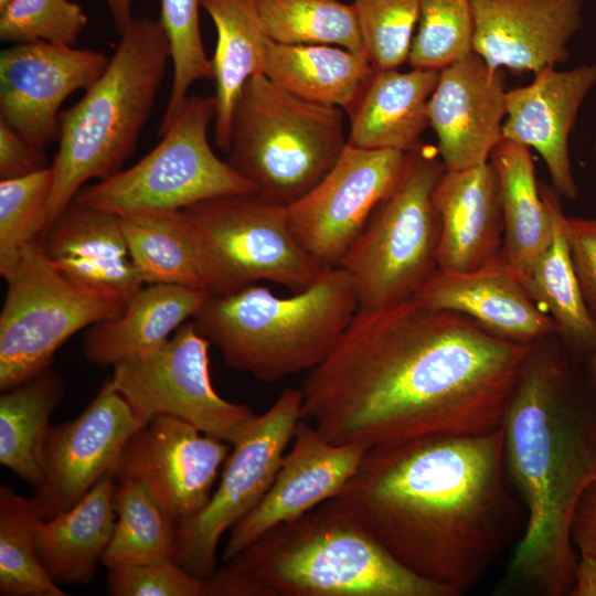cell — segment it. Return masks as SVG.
<instances>
[{
  "instance_id": "14",
  "label": "cell",
  "mask_w": 596,
  "mask_h": 596,
  "mask_svg": "<svg viewBox=\"0 0 596 596\" xmlns=\"http://www.w3.org/2000/svg\"><path fill=\"white\" fill-rule=\"evenodd\" d=\"M406 152L347 146L326 177L287 206L289 227L319 263L338 268L377 203L396 182Z\"/></svg>"
},
{
  "instance_id": "16",
  "label": "cell",
  "mask_w": 596,
  "mask_h": 596,
  "mask_svg": "<svg viewBox=\"0 0 596 596\" xmlns=\"http://www.w3.org/2000/svg\"><path fill=\"white\" fill-rule=\"evenodd\" d=\"M109 58L92 49L49 42L20 43L0 54V119L43 151L58 137L60 108L87 89Z\"/></svg>"
},
{
  "instance_id": "29",
  "label": "cell",
  "mask_w": 596,
  "mask_h": 596,
  "mask_svg": "<svg viewBox=\"0 0 596 596\" xmlns=\"http://www.w3.org/2000/svg\"><path fill=\"white\" fill-rule=\"evenodd\" d=\"M489 160L498 174L503 212L501 258L521 281L552 242V207L540 191L530 148L502 138Z\"/></svg>"
},
{
  "instance_id": "33",
  "label": "cell",
  "mask_w": 596,
  "mask_h": 596,
  "mask_svg": "<svg viewBox=\"0 0 596 596\" xmlns=\"http://www.w3.org/2000/svg\"><path fill=\"white\" fill-rule=\"evenodd\" d=\"M64 391L62 376L47 368L0 396V462L35 491L44 482L50 417Z\"/></svg>"
},
{
  "instance_id": "21",
  "label": "cell",
  "mask_w": 596,
  "mask_h": 596,
  "mask_svg": "<svg viewBox=\"0 0 596 596\" xmlns=\"http://www.w3.org/2000/svg\"><path fill=\"white\" fill-rule=\"evenodd\" d=\"M596 87V63L558 71L545 67L526 85L507 92L502 138L533 148L542 157L561 196L575 200L568 139L578 111Z\"/></svg>"
},
{
  "instance_id": "39",
  "label": "cell",
  "mask_w": 596,
  "mask_h": 596,
  "mask_svg": "<svg viewBox=\"0 0 596 596\" xmlns=\"http://www.w3.org/2000/svg\"><path fill=\"white\" fill-rule=\"evenodd\" d=\"M472 41L470 0H419L408 63L412 68L440 71L473 52Z\"/></svg>"
},
{
  "instance_id": "38",
  "label": "cell",
  "mask_w": 596,
  "mask_h": 596,
  "mask_svg": "<svg viewBox=\"0 0 596 596\" xmlns=\"http://www.w3.org/2000/svg\"><path fill=\"white\" fill-rule=\"evenodd\" d=\"M160 23L170 44L172 85L166 111L158 128L162 136L185 104L188 91L200 79H212V62L202 43L199 8L201 0H160Z\"/></svg>"
},
{
  "instance_id": "50",
  "label": "cell",
  "mask_w": 596,
  "mask_h": 596,
  "mask_svg": "<svg viewBox=\"0 0 596 596\" xmlns=\"http://www.w3.org/2000/svg\"><path fill=\"white\" fill-rule=\"evenodd\" d=\"M594 152H595V156H596V134H595V141H594Z\"/></svg>"
},
{
  "instance_id": "18",
  "label": "cell",
  "mask_w": 596,
  "mask_h": 596,
  "mask_svg": "<svg viewBox=\"0 0 596 596\" xmlns=\"http://www.w3.org/2000/svg\"><path fill=\"white\" fill-rule=\"evenodd\" d=\"M365 450L361 445L332 444L300 419L270 488L230 529L222 561L233 558L274 526L334 498L358 469Z\"/></svg>"
},
{
  "instance_id": "41",
  "label": "cell",
  "mask_w": 596,
  "mask_h": 596,
  "mask_svg": "<svg viewBox=\"0 0 596 596\" xmlns=\"http://www.w3.org/2000/svg\"><path fill=\"white\" fill-rule=\"evenodd\" d=\"M86 24L82 7L71 0H10L0 9V39L15 44L73 46Z\"/></svg>"
},
{
  "instance_id": "32",
  "label": "cell",
  "mask_w": 596,
  "mask_h": 596,
  "mask_svg": "<svg viewBox=\"0 0 596 596\" xmlns=\"http://www.w3.org/2000/svg\"><path fill=\"white\" fill-rule=\"evenodd\" d=\"M217 39L212 62L216 146L228 152L234 107L246 82L264 74L268 39L246 0H201Z\"/></svg>"
},
{
  "instance_id": "11",
  "label": "cell",
  "mask_w": 596,
  "mask_h": 596,
  "mask_svg": "<svg viewBox=\"0 0 596 596\" xmlns=\"http://www.w3.org/2000/svg\"><path fill=\"white\" fill-rule=\"evenodd\" d=\"M210 345L191 319L156 351L113 366L109 380L140 426L168 415L232 446L246 436L258 414L215 392L210 376Z\"/></svg>"
},
{
  "instance_id": "8",
  "label": "cell",
  "mask_w": 596,
  "mask_h": 596,
  "mask_svg": "<svg viewBox=\"0 0 596 596\" xmlns=\"http://www.w3.org/2000/svg\"><path fill=\"white\" fill-rule=\"evenodd\" d=\"M446 170L437 149L419 145L377 203L340 264L358 311H374L413 298L438 268L440 224L434 189Z\"/></svg>"
},
{
  "instance_id": "5",
  "label": "cell",
  "mask_w": 596,
  "mask_h": 596,
  "mask_svg": "<svg viewBox=\"0 0 596 596\" xmlns=\"http://www.w3.org/2000/svg\"><path fill=\"white\" fill-rule=\"evenodd\" d=\"M358 309L350 278L338 267L287 297L256 284L210 294L192 321L230 366L272 383L319 365Z\"/></svg>"
},
{
  "instance_id": "36",
  "label": "cell",
  "mask_w": 596,
  "mask_h": 596,
  "mask_svg": "<svg viewBox=\"0 0 596 596\" xmlns=\"http://www.w3.org/2000/svg\"><path fill=\"white\" fill-rule=\"evenodd\" d=\"M43 520L33 498L0 488V595L66 596L39 558L35 530Z\"/></svg>"
},
{
  "instance_id": "49",
  "label": "cell",
  "mask_w": 596,
  "mask_h": 596,
  "mask_svg": "<svg viewBox=\"0 0 596 596\" xmlns=\"http://www.w3.org/2000/svg\"><path fill=\"white\" fill-rule=\"evenodd\" d=\"M10 0H0V9L9 3Z\"/></svg>"
},
{
  "instance_id": "19",
  "label": "cell",
  "mask_w": 596,
  "mask_h": 596,
  "mask_svg": "<svg viewBox=\"0 0 596 596\" xmlns=\"http://www.w3.org/2000/svg\"><path fill=\"white\" fill-rule=\"evenodd\" d=\"M507 92L504 70L475 52L439 71L427 113L446 170L489 161L502 139Z\"/></svg>"
},
{
  "instance_id": "35",
  "label": "cell",
  "mask_w": 596,
  "mask_h": 596,
  "mask_svg": "<svg viewBox=\"0 0 596 596\" xmlns=\"http://www.w3.org/2000/svg\"><path fill=\"white\" fill-rule=\"evenodd\" d=\"M115 502L116 523L102 560L106 567L175 562L177 526L140 482L117 480Z\"/></svg>"
},
{
  "instance_id": "45",
  "label": "cell",
  "mask_w": 596,
  "mask_h": 596,
  "mask_svg": "<svg viewBox=\"0 0 596 596\" xmlns=\"http://www.w3.org/2000/svg\"><path fill=\"white\" fill-rule=\"evenodd\" d=\"M571 539L579 554L596 557V479L581 494L571 523Z\"/></svg>"
},
{
  "instance_id": "31",
  "label": "cell",
  "mask_w": 596,
  "mask_h": 596,
  "mask_svg": "<svg viewBox=\"0 0 596 596\" xmlns=\"http://www.w3.org/2000/svg\"><path fill=\"white\" fill-rule=\"evenodd\" d=\"M373 71L365 53L341 46L267 43L264 75L295 96L344 111Z\"/></svg>"
},
{
  "instance_id": "28",
  "label": "cell",
  "mask_w": 596,
  "mask_h": 596,
  "mask_svg": "<svg viewBox=\"0 0 596 596\" xmlns=\"http://www.w3.org/2000/svg\"><path fill=\"white\" fill-rule=\"evenodd\" d=\"M116 488L110 472L75 505L38 524L39 558L60 586L88 584L95 577L116 523Z\"/></svg>"
},
{
  "instance_id": "46",
  "label": "cell",
  "mask_w": 596,
  "mask_h": 596,
  "mask_svg": "<svg viewBox=\"0 0 596 596\" xmlns=\"http://www.w3.org/2000/svg\"><path fill=\"white\" fill-rule=\"evenodd\" d=\"M570 596H596V557L582 553L577 558Z\"/></svg>"
},
{
  "instance_id": "27",
  "label": "cell",
  "mask_w": 596,
  "mask_h": 596,
  "mask_svg": "<svg viewBox=\"0 0 596 596\" xmlns=\"http://www.w3.org/2000/svg\"><path fill=\"white\" fill-rule=\"evenodd\" d=\"M209 295L183 286L143 285L119 316L92 326L84 340L86 359L106 368L156 351L195 316Z\"/></svg>"
},
{
  "instance_id": "44",
  "label": "cell",
  "mask_w": 596,
  "mask_h": 596,
  "mask_svg": "<svg viewBox=\"0 0 596 596\" xmlns=\"http://www.w3.org/2000/svg\"><path fill=\"white\" fill-rule=\"evenodd\" d=\"M46 167L44 152L33 148L0 119V179L24 177Z\"/></svg>"
},
{
  "instance_id": "42",
  "label": "cell",
  "mask_w": 596,
  "mask_h": 596,
  "mask_svg": "<svg viewBox=\"0 0 596 596\" xmlns=\"http://www.w3.org/2000/svg\"><path fill=\"white\" fill-rule=\"evenodd\" d=\"M110 596H204V579L175 562L107 567Z\"/></svg>"
},
{
  "instance_id": "22",
  "label": "cell",
  "mask_w": 596,
  "mask_h": 596,
  "mask_svg": "<svg viewBox=\"0 0 596 596\" xmlns=\"http://www.w3.org/2000/svg\"><path fill=\"white\" fill-rule=\"evenodd\" d=\"M414 298L430 308L461 313L508 341L531 344L555 333L552 318L501 256L470 272L437 268Z\"/></svg>"
},
{
  "instance_id": "9",
  "label": "cell",
  "mask_w": 596,
  "mask_h": 596,
  "mask_svg": "<svg viewBox=\"0 0 596 596\" xmlns=\"http://www.w3.org/2000/svg\"><path fill=\"white\" fill-rule=\"evenodd\" d=\"M215 114L214 96L188 97L148 155L126 170L83 187L74 201L124 216L181 211L212 198L254 191L210 147L207 128Z\"/></svg>"
},
{
  "instance_id": "17",
  "label": "cell",
  "mask_w": 596,
  "mask_h": 596,
  "mask_svg": "<svg viewBox=\"0 0 596 596\" xmlns=\"http://www.w3.org/2000/svg\"><path fill=\"white\" fill-rule=\"evenodd\" d=\"M139 427L109 379L75 419L51 426L44 482L34 497L42 519L72 508L106 475L115 473L126 443Z\"/></svg>"
},
{
  "instance_id": "34",
  "label": "cell",
  "mask_w": 596,
  "mask_h": 596,
  "mask_svg": "<svg viewBox=\"0 0 596 596\" xmlns=\"http://www.w3.org/2000/svg\"><path fill=\"white\" fill-rule=\"evenodd\" d=\"M246 1L272 42L328 44L365 53L353 4L339 0Z\"/></svg>"
},
{
  "instance_id": "12",
  "label": "cell",
  "mask_w": 596,
  "mask_h": 596,
  "mask_svg": "<svg viewBox=\"0 0 596 596\" xmlns=\"http://www.w3.org/2000/svg\"><path fill=\"white\" fill-rule=\"evenodd\" d=\"M301 389H285L233 445L205 508L177 529L175 563L206 578L216 568L222 536L266 494L300 421Z\"/></svg>"
},
{
  "instance_id": "48",
  "label": "cell",
  "mask_w": 596,
  "mask_h": 596,
  "mask_svg": "<svg viewBox=\"0 0 596 596\" xmlns=\"http://www.w3.org/2000/svg\"><path fill=\"white\" fill-rule=\"evenodd\" d=\"M585 373L592 383L593 387L596 390V354L590 355L582 361Z\"/></svg>"
},
{
  "instance_id": "40",
  "label": "cell",
  "mask_w": 596,
  "mask_h": 596,
  "mask_svg": "<svg viewBox=\"0 0 596 596\" xmlns=\"http://www.w3.org/2000/svg\"><path fill=\"white\" fill-rule=\"evenodd\" d=\"M364 52L375 71L408 61L419 0H353Z\"/></svg>"
},
{
  "instance_id": "4",
  "label": "cell",
  "mask_w": 596,
  "mask_h": 596,
  "mask_svg": "<svg viewBox=\"0 0 596 596\" xmlns=\"http://www.w3.org/2000/svg\"><path fill=\"white\" fill-rule=\"evenodd\" d=\"M204 596H455L400 564L330 499L204 578Z\"/></svg>"
},
{
  "instance_id": "13",
  "label": "cell",
  "mask_w": 596,
  "mask_h": 596,
  "mask_svg": "<svg viewBox=\"0 0 596 596\" xmlns=\"http://www.w3.org/2000/svg\"><path fill=\"white\" fill-rule=\"evenodd\" d=\"M181 211L241 286L268 280L298 292L331 269L299 244L287 207L254 191L212 198Z\"/></svg>"
},
{
  "instance_id": "23",
  "label": "cell",
  "mask_w": 596,
  "mask_h": 596,
  "mask_svg": "<svg viewBox=\"0 0 596 596\" xmlns=\"http://www.w3.org/2000/svg\"><path fill=\"white\" fill-rule=\"evenodd\" d=\"M143 285L164 284L223 294L243 286L182 211L120 216Z\"/></svg>"
},
{
  "instance_id": "10",
  "label": "cell",
  "mask_w": 596,
  "mask_h": 596,
  "mask_svg": "<svg viewBox=\"0 0 596 596\" xmlns=\"http://www.w3.org/2000/svg\"><path fill=\"white\" fill-rule=\"evenodd\" d=\"M0 313V390L50 368L57 349L82 329L119 316L127 298L64 275L39 242L28 245L4 277Z\"/></svg>"
},
{
  "instance_id": "30",
  "label": "cell",
  "mask_w": 596,
  "mask_h": 596,
  "mask_svg": "<svg viewBox=\"0 0 596 596\" xmlns=\"http://www.w3.org/2000/svg\"><path fill=\"white\" fill-rule=\"evenodd\" d=\"M540 191L552 207L554 234L549 247L520 283L552 318L563 345L582 362L596 354V323L586 307L573 267L564 232L561 195L544 183L540 184Z\"/></svg>"
},
{
  "instance_id": "20",
  "label": "cell",
  "mask_w": 596,
  "mask_h": 596,
  "mask_svg": "<svg viewBox=\"0 0 596 596\" xmlns=\"http://www.w3.org/2000/svg\"><path fill=\"white\" fill-rule=\"evenodd\" d=\"M472 50L490 68L514 73L555 67L568 60L582 29L585 0H470Z\"/></svg>"
},
{
  "instance_id": "24",
  "label": "cell",
  "mask_w": 596,
  "mask_h": 596,
  "mask_svg": "<svg viewBox=\"0 0 596 596\" xmlns=\"http://www.w3.org/2000/svg\"><path fill=\"white\" fill-rule=\"evenodd\" d=\"M433 201L440 224L438 268L470 272L501 256L503 212L498 174L490 160L445 170Z\"/></svg>"
},
{
  "instance_id": "26",
  "label": "cell",
  "mask_w": 596,
  "mask_h": 596,
  "mask_svg": "<svg viewBox=\"0 0 596 596\" xmlns=\"http://www.w3.org/2000/svg\"><path fill=\"white\" fill-rule=\"evenodd\" d=\"M438 77L436 70H374L345 111L350 118L348 145L404 152L422 145L421 137L429 126L428 102Z\"/></svg>"
},
{
  "instance_id": "1",
  "label": "cell",
  "mask_w": 596,
  "mask_h": 596,
  "mask_svg": "<svg viewBox=\"0 0 596 596\" xmlns=\"http://www.w3.org/2000/svg\"><path fill=\"white\" fill-rule=\"evenodd\" d=\"M530 344L409 298L358 311L309 371L300 419L332 444L366 449L435 433L501 427Z\"/></svg>"
},
{
  "instance_id": "15",
  "label": "cell",
  "mask_w": 596,
  "mask_h": 596,
  "mask_svg": "<svg viewBox=\"0 0 596 596\" xmlns=\"http://www.w3.org/2000/svg\"><path fill=\"white\" fill-rule=\"evenodd\" d=\"M231 446L183 419L156 416L130 436L115 477L140 482L178 529L210 501Z\"/></svg>"
},
{
  "instance_id": "25",
  "label": "cell",
  "mask_w": 596,
  "mask_h": 596,
  "mask_svg": "<svg viewBox=\"0 0 596 596\" xmlns=\"http://www.w3.org/2000/svg\"><path fill=\"white\" fill-rule=\"evenodd\" d=\"M39 243L50 260L81 285L127 299L143 286L116 214L73 201Z\"/></svg>"
},
{
  "instance_id": "43",
  "label": "cell",
  "mask_w": 596,
  "mask_h": 596,
  "mask_svg": "<svg viewBox=\"0 0 596 596\" xmlns=\"http://www.w3.org/2000/svg\"><path fill=\"white\" fill-rule=\"evenodd\" d=\"M563 225L584 301L596 323V219L565 215Z\"/></svg>"
},
{
  "instance_id": "37",
  "label": "cell",
  "mask_w": 596,
  "mask_h": 596,
  "mask_svg": "<svg viewBox=\"0 0 596 596\" xmlns=\"http://www.w3.org/2000/svg\"><path fill=\"white\" fill-rule=\"evenodd\" d=\"M53 169L0 180V274L4 278L23 249L46 231Z\"/></svg>"
},
{
  "instance_id": "3",
  "label": "cell",
  "mask_w": 596,
  "mask_h": 596,
  "mask_svg": "<svg viewBox=\"0 0 596 596\" xmlns=\"http://www.w3.org/2000/svg\"><path fill=\"white\" fill-rule=\"evenodd\" d=\"M501 429L508 476L528 513L501 590L570 595L572 518L596 479V390L556 333L530 344Z\"/></svg>"
},
{
  "instance_id": "47",
  "label": "cell",
  "mask_w": 596,
  "mask_h": 596,
  "mask_svg": "<svg viewBox=\"0 0 596 596\" xmlns=\"http://www.w3.org/2000/svg\"><path fill=\"white\" fill-rule=\"evenodd\" d=\"M119 35L134 20L131 14V0H106Z\"/></svg>"
},
{
  "instance_id": "2",
  "label": "cell",
  "mask_w": 596,
  "mask_h": 596,
  "mask_svg": "<svg viewBox=\"0 0 596 596\" xmlns=\"http://www.w3.org/2000/svg\"><path fill=\"white\" fill-rule=\"evenodd\" d=\"M508 480L501 427L435 433L368 448L332 499L400 564L457 596L514 536Z\"/></svg>"
},
{
  "instance_id": "7",
  "label": "cell",
  "mask_w": 596,
  "mask_h": 596,
  "mask_svg": "<svg viewBox=\"0 0 596 596\" xmlns=\"http://www.w3.org/2000/svg\"><path fill=\"white\" fill-rule=\"evenodd\" d=\"M343 115L254 75L234 107L227 162L254 192L287 207L309 193L347 148Z\"/></svg>"
},
{
  "instance_id": "6",
  "label": "cell",
  "mask_w": 596,
  "mask_h": 596,
  "mask_svg": "<svg viewBox=\"0 0 596 596\" xmlns=\"http://www.w3.org/2000/svg\"><path fill=\"white\" fill-rule=\"evenodd\" d=\"M169 60L160 21L134 19L103 74L74 106L61 111L46 231L87 181L114 175L134 153Z\"/></svg>"
}]
</instances>
